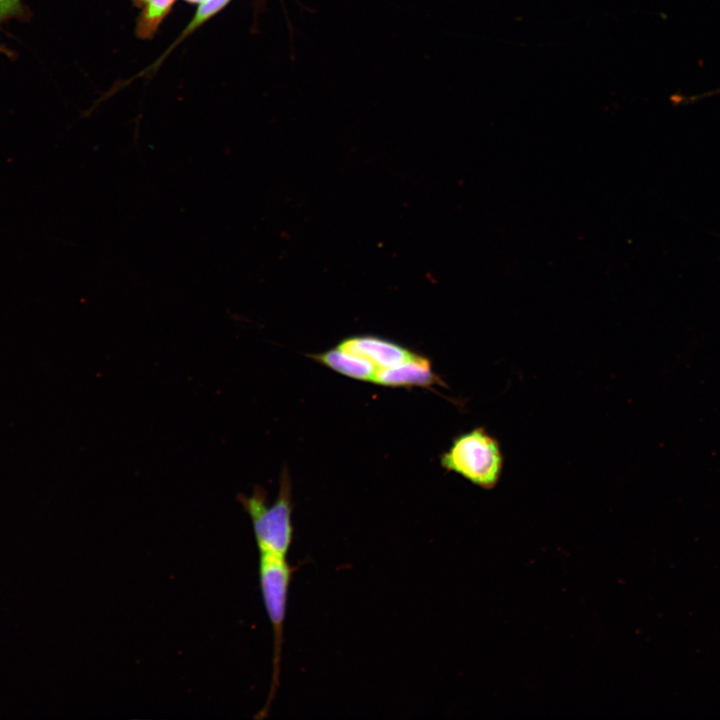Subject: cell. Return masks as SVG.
Wrapping results in <instances>:
<instances>
[{
	"mask_svg": "<svg viewBox=\"0 0 720 720\" xmlns=\"http://www.w3.org/2000/svg\"><path fill=\"white\" fill-rule=\"evenodd\" d=\"M237 499L250 517L260 554L286 557L293 538L292 485L287 469L281 473L272 505H268L266 490L258 485L250 495L240 493Z\"/></svg>",
	"mask_w": 720,
	"mask_h": 720,
	"instance_id": "6da1fadb",
	"label": "cell"
},
{
	"mask_svg": "<svg viewBox=\"0 0 720 720\" xmlns=\"http://www.w3.org/2000/svg\"><path fill=\"white\" fill-rule=\"evenodd\" d=\"M374 382L388 387H446L434 372L431 361L417 353L401 364L378 369Z\"/></svg>",
	"mask_w": 720,
	"mask_h": 720,
	"instance_id": "5b68a950",
	"label": "cell"
},
{
	"mask_svg": "<svg viewBox=\"0 0 720 720\" xmlns=\"http://www.w3.org/2000/svg\"><path fill=\"white\" fill-rule=\"evenodd\" d=\"M337 346L368 359L378 369L401 364L416 354L394 341L374 335L348 337Z\"/></svg>",
	"mask_w": 720,
	"mask_h": 720,
	"instance_id": "277c9868",
	"label": "cell"
},
{
	"mask_svg": "<svg viewBox=\"0 0 720 720\" xmlns=\"http://www.w3.org/2000/svg\"><path fill=\"white\" fill-rule=\"evenodd\" d=\"M22 16L24 7L21 0H0V26L10 19Z\"/></svg>",
	"mask_w": 720,
	"mask_h": 720,
	"instance_id": "ba28073f",
	"label": "cell"
},
{
	"mask_svg": "<svg viewBox=\"0 0 720 720\" xmlns=\"http://www.w3.org/2000/svg\"><path fill=\"white\" fill-rule=\"evenodd\" d=\"M142 8L137 21V34L140 37H150L157 29L162 19L168 14L175 0H134Z\"/></svg>",
	"mask_w": 720,
	"mask_h": 720,
	"instance_id": "52a82bcc",
	"label": "cell"
},
{
	"mask_svg": "<svg viewBox=\"0 0 720 720\" xmlns=\"http://www.w3.org/2000/svg\"><path fill=\"white\" fill-rule=\"evenodd\" d=\"M440 463L445 470L490 490L501 478L504 456L499 441L484 427H476L454 437Z\"/></svg>",
	"mask_w": 720,
	"mask_h": 720,
	"instance_id": "7a4b0ae2",
	"label": "cell"
},
{
	"mask_svg": "<svg viewBox=\"0 0 720 720\" xmlns=\"http://www.w3.org/2000/svg\"><path fill=\"white\" fill-rule=\"evenodd\" d=\"M293 571L286 557L260 554L259 585L273 629L274 650L271 687L263 708L255 716L257 719L267 716L279 685L283 627Z\"/></svg>",
	"mask_w": 720,
	"mask_h": 720,
	"instance_id": "3957f363",
	"label": "cell"
},
{
	"mask_svg": "<svg viewBox=\"0 0 720 720\" xmlns=\"http://www.w3.org/2000/svg\"><path fill=\"white\" fill-rule=\"evenodd\" d=\"M326 367L353 379L374 382L378 368L368 359L339 346L310 356Z\"/></svg>",
	"mask_w": 720,
	"mask_h": 720,
	"instance_id": "8992f818",
	"label": "cell"
}]
</instances>
